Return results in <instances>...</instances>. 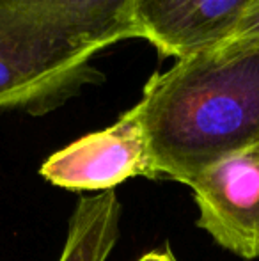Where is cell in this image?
Listing matches in <instances>:
<instances>
[{
	"label": "cell",
	"mask_w": 259,
	"mask_h": 261,
	"mask_svg": "<svg viewBox=\"0 0 259 261\" xmlns=\"http://www.w3.org/2000/svg\"><path fill=\"white\" fill-rule=\"evenodd\" d=\"M133 109L155 178L190 185L259 141V43L222 41L176 59Z\"/></svg>",
	"instance_id": "6da1fadb"
},
{
	"label": "cell",
	"mask_w": 259,
	"mask_h": 261,
	"mask_svg": "<svg viewBox=\"0 0 259 261\" xmlns=\"http://www.w3.org/2000/svg\"><path fill=\"white\" fill-rule=\"evenodd\" d=\"M96 54L0 14V110L43 116L59 109L103 80L91 64Z\"/></svg>",
	"instance_id": "7a4b0ae2"
},
{
	"label": "cell",
	"mask_w": 259,
	"mask_h": 261,
	"mask_svg": "<svg viewBox=\"0 0 259 261\" xmlns=\"http://www.w3.org/2000/svg\"><path fill=\"white\" fill-rule=\"evenodd\" d=\"M197 226L220 247L259 258V141L224 158L190 181Z\"/></svg>",
	"instance_id": "3957f363"
},
{
	"label": "cell",
	"mask_w": 259,
	"mask_h": 261,
	"mask_svg": "<svg viewBox=\"0 0 259 261\" xmlns=\"http://www.w3.org/2000/svg\"><path fill=\"white\" fill-rule=\"evenodd\" d=\"M41 176L66 190H114L135 176L155 178L148 139L131 107L114 124L93 132L53 153Z\"/></svg>",
	"instance_id": "277c9868"
},
{
	"label": "cell",
	"mask_w": 259,
	"mask_h": 261,
	"mask_svg": "<svg viewBox=\"0 0 259 261\" xmlns=\"http://www.w3.org/2000/svg\"><path fill=\"white\" fill-rule=\"evenodd\" d=\"M250 0H133L137 36L169 57L224 41Z\"/></svg>",
	"instance_id": "5b68a950"
},
{
	"label": "cell",
	"mask_w": 259,
	"mask_h": 261,
	"mask_svg": "<svg viewBox=\"0 0 259 261\" xmlns=\"http://www.w3.org/2000/svg\"><path fill=\"white\" fill-rule=\"evenodd\" d=\"M133 0H0L4 16L98 54L114 43L138 38Z\"/></svg>",
	"instance_id": "8992f818"
},
{
	"label": "cell",
	"mask_w": 259,
	"mask_h": 261,
	"mask_svg": "<svg viewBox=\"0 0 259 261\" xmlns=\"http://www.w3.org/2000/svg\"><path fill=\"white\" fill-rule=\"evenodd\" d=\"M119 215L116 190L82 197L69 219L59 261H107L119 237Z\"/></svg>",
	"instance_id": "52a82bcc"
},
{
	"label": "cell",
	"mask_w": 259,
	"mask_h": 261,
	"mask_svg": "<svg viewBox=\"0 0 259 261\" xmlns=\"http://www.w3.org/2000/svg\"><path fill=\"white\" fill-rule=\"evenodd\" d=\"M224 41L259 43V0H250L247 4Z\"/></svg>",
	"instance_id": "ba28073f"
},
{
	"label": "cell",
	"mask_w": 259,
	"mask_h": 261,
	"mask_svg": "<svg viewBox=\"0 0 259 261\" xmlns=\"http://www.w3.org/2000/svg\"><path fill=\"white\" fill-rule=\"evenodd\" d=\"M137 261H176V258H174V254L170 252V249L165 247V249H160V251L156 249V251L148 252V254H144Z\"/></svg>",
	"instance_id": "9c48e42d"
}]
</instances>
